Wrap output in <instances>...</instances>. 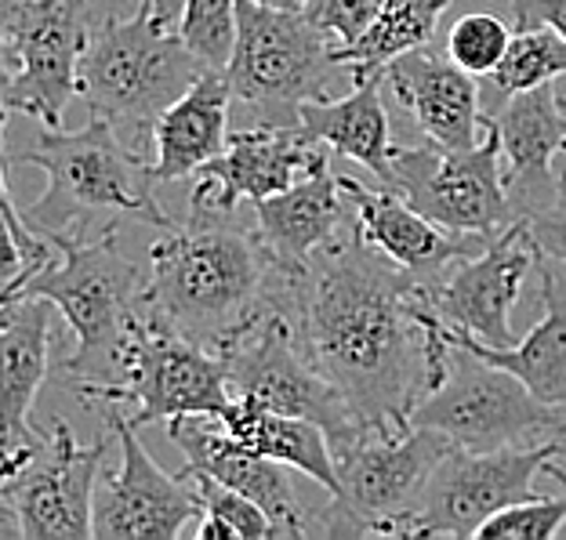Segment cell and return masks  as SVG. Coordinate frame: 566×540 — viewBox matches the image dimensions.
Instances as JSON below:
<instances>
[{
    "mask_svg": "<svg viewBox=\"0 0 566 540\" xmlns=\"http://www.w3.org/2000/svg\"><path fill=\"white\" fill-rule=\"evenodd\" d=\"M167 424H171V428H167L171 443L186 454V468L214 475L218 483L233 486L237 494L251 497L254 505L273 519L280 540L305 537L308 511L298 505L287 465H280V460L265 454H254L251 446L233 440V435L226 432L222 417L189 414Z\"/></svg>",
    "mask_w": 566,
    "mask_h": 540,
    "instance_id": "18",
    "label": "cell"
},
{
    "mask_svg": "<svg viewBox=\"0 0 566 540\" xmlns=\"http://www.w3.org/2000/svg\"><path fill=\"white\" fill-rule=\"evenodd\" d=\"M410 424L443 432L465 449L566 443V410L545 403L512 370L450 341L440 378L415 406Z\"/></svg>",
    "mask_w": 566,
    "mask_h": 540,
    "instance_id": "8",
    "label": "cell"
},
{
    "mask_svg": "<svg viewBox=\"0 0 566 540\" xmlns=\"http://www.w3.org/2000/svg\"><path fill=\"white\" fill-rule=\"evenodd\" d=\"M559 76H566V41L556 30H548V25H537V30L512 33L505 59L486 76V84H491L497 106H505L512 95L552 84Z\"/></svg>",
    "mask_w": 566,
    "mask_h": 540,
    "instance_id": "29",
    "label": "cell"
},
{
    "mask_svg": "<svg viewBox=\"0 0 566 540\" xmlns=\"http://www.w3.org/2000/svg\"><path fill=\"white\" fill-rule=\"evenodd\" d=\"M450 446L454 443L443 432L421 424L356 435L334 454L342 490L319 516L308 511L305 537H403L424 483Z\"/></svg>",
    "mask_w": 566,
    "mask_h": 540,
    "instance_id": "7",
    "label": "cell"
},
{
    "mask_svg": "<svg viewBox=\"0 0 566 540\" xmlns=\"http://www.w3.org/2000/svg\"><path fill=\"white\" fill-rule=\"evenodd\" d=\"M208 66L192 55L178 30L153 15L142 0L135 15L98 19L92 41L84 47L76 95L87 113L109 120L132 149H146L157 120L175 106Z\"/></svg>",
    "mask_w": 566,
    "mask_h": 540,
    "instance_id": "3",
    "label": "cell"
},
{
    "mask_svg": "<svg viewBox=\"0 0 566 540\" xmlns=\"http://www.w3.org/2000/svg\"><path fill=\"white\" fill-rule=\"evenodd\" d=\"M81 395L98 403H132L135 410L127 414L132 428L189 414L222 417L226 406L233 403L226 356L182 338L146 313L127 341L120 381Z\"/></svg>",
    "mask_w": 566,
    "mask_h": 540,
    "instance_id": "11",
    "label": "cell"
},
{
    "mask_svg": "<svg viewBox=\"0 0 566 540\" xmlns=\"http://www.w3.org/2000/svg\"><path fill=\"white\" fill-rule=\"evenodd\" d=\"M259 4H269V8H305V0H259Z\"/></svg>",
    "mask_w": 566,
    "mask_h": 540,
    "instance_id": "40",
    "label": "cell"
},
{
    "mask_svg": "<svg viewBox=\"0 0 566 540\" xmlns=\"http://www.w3.org/2000/svg\"><path fill=\"white\" fill-rule=\"evenodd\" d=\"M226 432L240 440L243 446H251L254 454H265L287 465L294 472L308 475L313 483H319L334 497L342 490L338 479V460H334V446L327 440V432L319 424L291 414H276L262 403L251 400H233L222 414Z\"/></svg>",
    "mask_w": 566,
    "mask_h": 540,
    "instance_id": "27",
    "label": "cell"
},
{
    "mask_svg": "<svg viewBox=\"0 0 566 540\" xmlns=\"http://www.w3.org/2000/svg\"><path fill=\"white\" fill-rule=\"evenodd\" d=\"M197 540H240V537H237V530H233V526H229L226 519H218V516H200Z\"/></svg>",
    "mask_w": 566,
    "mask_h": 540,
    "instance_id": "37",
    "label": "cell"
},
{
    "mask_svg": "<svg viewBox=\"0 0 566 540\" xmlns=\"http://www.w3.org/2000/svg\"><path fill=\"white\" fill-rule=\"evenodd\" d=\"M516 30H537L548 25L566 41V0H509Z\"/></svg>",
    "mask_w": 566,
    "mask_h": 540,
    "instance_id": "36",
    "label": "cell"
},
{
    "mask_svg": "<svg viewBox=\"0 0 566 540\" xmlns=\"http://www.w3.org/2000/svg\"><path fill=\"white\" fill-rule=\"evenodd\" d=\"M534 262V240L526 236L523 222H512L480 254L454 262L440 279L424 283V305L443 324L505 349V345H516L509 316L520 301L523 279Z\"/></svg>",
    "mask_w": 566,
    "mask_h": 540,
    "instance_id": "16",
    "label": "cell"
},
{
    "mask_svg": "<svg viewBox=\"0 0 566 540\" xmlns=\"http://www.w3.org/2000/svg\"><path fill=\"white\" fill-rule=\"evenodd\" d=\"M109 424L120 446V468L98 475L92 540H175L203 516L192 475L186 468L167 475L138 443V428L127 417H109Z\"/></svg>",
    "mask_w": 566,
    "mask_h": 540,
    "instance_id": "15",
    "label": "cell"
},
{
    "mask_svg": "<svg viewBox=\"0 0 566 540\" xmlns=\"http://www.w3.org/2000/svg\"><path fill=\"white\" fill-rule=\"evenodd\" d=\"M218 356H226L233 400H251L276 410V414L319 424L327 432L334 454L349 446L356 435H364L345 395L313 367L291 319L280 308L269 313L262 324H254L248 333H240Z\"/></svg>",
    "mask_w": 566,
    "mask_h": 540,
    "instance_id": "13",
    "label": "cell"
},
{
    "mask_svg": "<svg viewBox=\"0 0 566 540\" xmlns=\"http://www.w3.org/2000/svg\"><path fill=\"white\" fill-rule=\"evenodd\" d=\"M389 0H305V15L313 19L319 30H327L338 47L359 41L370 25L378 22L381 8Z\"/></svg>",
    "mask_w": 566,
    "mask_h": 540,
    "instance_id": "34",
    "label": "cell"
},
{
    "mask_svg": "<svg viewBox=\"0 0 566 540\" xmlns=\"http://www.w3.org/2000/svg\"><path fill=\"white\" fill-rule=\"evenodd\" d=\"M153 15H157L164 25H171L178 30V22H182V11H186V0H149Z\"/></svg>",
    "mask_w": 566,
    "mask_h": 540,
    "instance_id": "38",
    "label": "cell"
},
{
    "mask_svg": "<svg viewBox=\"0 0 566 540\" xmlns=\"http://www.w3.org/2000/svg\"><path fill=\"white\" fill-rule=\"evenodd\" d=\"M186 472L192 475V486H197L203 516L226 519L237 530L240 540H273L276 537L273 519H269L251 497L237 494L233 486L218 483L214 475H203V472H192V468H186Z\"/></svg>",
    "mask_w": 566,
    "mask_h": 540,
    "instance_id": "33",
    "label": "cell"
},
{
    "mask_svg": "<svg viewBox=\"0 0 566 540\" xmlns=\"http://www.w3.org/2000/svg\"><path fill=\"white\" fill-rule=\"evenodd\" d=\"M381 189L403 197L429 222L458 236L494 240L512 222H520L509 192L505 152L497 135L486 127V138L472 149L447 146H396L392 171Z\"/></svg>",
    "mask_w": 566,
    "mask_h": 540,
    "instance_id": "10",
    "label": "cell"
},
{
    "mask_svg": "<svg viewBox=\"0 0 566 540\" xmlns=\"http://www.w3.org/2000/svg\"><path fill=\"white\" fill-rule=\"evenodd\" d=\"M237 47L226 76L233 98L248 102L262 124L298 127L305 102L331 98L345 70L338 44L305 15V8H269L259 0H237Z\"/></svg>",
    "mask_w": 566,
    "mask_h": 540,
    "instance_id": "6",
    "label": "cell"
},
{
    "mask_svg": "<svg viewBox=\"0 0 566 540\" xmlns=\"http://www.w3.org/2000/svg\"><path fill=\"white\" fill-rule=\"evenodd\" d=\"M345 200L353 203L356 225L381 254H389L396 265H403L407 273H415L421 283L440 279L454 262L480 254L486 236H458L447 233L436 222H429L418 208H410L403 197H396L389 189H367L349 174H338Z\"/></svg>",
    "mask_w": 566,
    "mask_h": 540,
    "instance_id": "21",
    "label": "cell"
},
{
    "mask_svg": "<svg viewBox=\"0 0 566 540\" xmlns=\"http://www.w3.org/2000/svg\"><path fill=\"white\" fill-rule=\"evenodd\" d=\"M450 0H389L381 8L378 22L359 36V41L338 47L334 55L353 81H367V76L385 73L392 59L407 55L421 44L432 41V33L440 30V19L447 15Z\"/></svg>",
    "mask_w": 566,
    "mask_h": 540,
    "instance_id": "28",
    "label": "cell"
},
{
    "mask_svg": "<svg viewBox=\"0 0 566 540\" xmlns=\"http://www.w3.org/2000/svg\"><path fill=\"white\" fill-rule=\"evenodd\" d=\"M566 530V497H531L480 526V540H552Z\"/></svg>",
    "mask_w": 566,
    "mask_h": 540,
    "instance_id": "32",
    "label": "cell"
},
{
    "mask_svg": "<svg viewBox=\"0 0 566 540\" xmlns=\"http://www.w3.org/2000/svg\"><path fill=\"white\" fill-rule=\"evenodd\" d=\"M254 229L265 240V247L276 254L283 268H298L313 254L342 233L349 218L338 174L324 163L319 171L305 174L291 189L273 192L265 200H254Z\"/></svg>",
    "mask_w": 566,
    "mask_h": 540,
    "instance_id": "24",
    "label": "cell"
},
{
    "mask_svg": "<svg viewBox=\"0 0 566 540\" xmlns=\"http://www.w3.org/2000/svg\"><path fill=\"white\" fill-rule=\"evenodd\" d=\"M59 258L33 276L19 294H36L66 316L76 349L66 370L81 381V392L120 381L124 352L142 319L146 268L120 251L117 229L106 225L98 240L59 233ZM15 294V298H19Z\"/></svg>",
    "mask_w": 566,
    "mask_h": 540,
    "instance_id": "4",
    "label": "cell"
},
{
    "mask_svg": "<svg viewBox=\"0 0 566 540\" xmlns=\"http://www.w3.org/2000/svg\"><path fill=\"white\" fill-rule=\"evenodd\" d=\"M509 44L512 33L505 22L497 15L472 11V15H461L454 22V30L447 36V55L472 76H491L501 66V59H505Z\"/></svg>",
    "mask_w": 566,
    "mask_h": 540,
    "instance_id": "31",
    "label": "cell"
},
{
    "mask_svg": "<svg viewBox=\"0 0 566 540\" xmlns=\"http://www.w3.org/2000/svg\"><path fill=\"white\" fill-rule=\"evenodd\" d=\"M106 440L76 443L66 421H51L36 446L0 472V540H87Z\"/></svg>",
    "mask_w": 566,
    "mask_h": 540,
    "instance_id": "9",
    "label": "cell"
},
{
    "mask_svg": "<svg viewBox=\"0 0 566 540\" xmlns=\"http://www.w3.org/2000/svg\"><path fill=\"white\" fill-rule=\"evenodd\" d=\"M95 0H19L4 8V106L44 127H62L76 95Z\"/></svg>",
    "mask_w": 566,
    "mask_h": 540,
    "instance_id": "12",
    "label": "cell"
},
{
    "mask_svg": "<svg viewBox=\"0 0 566 540\" xmlns=\"http://www.w3.org/2000/svg\"><path fill=\"white\" fill-rule=\"evenodd\" d=\"M240 33L237 0H186L178 36L208 70H226Z\"/></svg>",
    "mask_w": 566,
    "mask_h": 540,
    "instance_id": "30",
    "label": "cell"
},
{
    "mask_svg": "<svg viewBox=\"0 0 566 540\" xmlns=\"http://www.w3.org/2000/svg\"><path fill=\"white\" fill-rule=\"evenodd\" d=\"M520 222L526 229V236L534 240L537 254H545V258H556V262H566V167L559 171L556 192H552L542 208L526 211Z\"/></svg>",
    "mask_w": 566,
    "mask_h": 540,
    "instance_id": "35",
    "label": "cell"
},
{
    "mask_svg": "<svg viewBox=\"0 0 566 540\" xmlns=\"http://www.w3.org/2000/svg\"><path fill=\"white\" fill-rule=\"evenodd\" d=\"M287 268L259 229L237 225L233 211L189 208L149 243L142 313L182 338L222 352L280 308Z\"/></svg>",
    "mask_w": 566,
    "mask_h": 540,
    "instance_id": "2",
    "label": "cell"
},
{
    "mask_svg": "<svg viewBox=\"0 0 566 540\" xmlns=\"http://www.w3.org/2000/svg\"><path fill=\"white\" fill-rule=\"evenodd\" d=\"M8 163L41 167L48 178L44 197L22 208V218L36 233H76V225L98 211L135 214L138 222L157 229L171 225L157 203L160 182L153 178V163L142 160V152L117 135V127L95 113H87L81 131L41 124L33 146Z\"/></svg>",
    "mask_w": 566,
    "mask_h": 540,
    "instance_id": "5",
    "label": "cell"
},
{
    "mask_svg": "<svg viewBox=\"0 0 566 540\" xmlns=\"http://www.w3.org/2000/svg\"><path fill=\"white\" fill-rule=\"evenodd\" d=\"M542 258V301L545 316L526 330V338L516 345H486L469 330H458L440 319V330L447 341L461 345V349L475 352L480 359L494 367L512 370L520 381L531 384L534 395H542L545 403L566 410V262Z\"/></svg>",
    "mask_w": 566,
    "mask_h": 540,
    "instance_id": "23",
    "label": "cell"
},
{
    "mask_svg": "<svg viewBox=\"0 0 566 540\" xmlns=\"http://www.w3.org/2000/svg\"><path fill=\"white\" fill-rule=\"evenodd\" d=\"M8 4H19V0H4V8H8Z\"/></svg>",
    "mask_w": 566,
    "mask_h": 540,
    "instance_id": "41",
    "label": "cell"
},
{
    "mask_svg": "<svg viewBox=\"0 0 566 540\" xmlns=\"http://www.w3.org/2000/svg\"><path fill=\"white\" fill-rule=\"evenodd\" d=\"M563 449V443L505 446V449H465L450 446L432 468L415 516L403 537H475L486 519L520 500L542 497L537 475Z\"/></svg>",
    "mask_w": 566,
    "mask_h": 540,
    "instance_id": "14",
    "label": "cell"
},
{
    "mask_svg": "<svg viewBox=\"0 0 566 540\" xmlns=\"http://www.w3.org/2000/svg\"><path fill=\"white\" fill-rule=\"evenodd\" d=\"M51 352V301L36 294L4 298V327H0V454L4 460L36 446L44 428L33 424L36 392L48 378Z\"/></svg>",
    "mask_w": 566,
    "mask_h": 540,
    "instance_id": "22",
    "label": "cell"
},
{
    "mask_svg": "<svg viewBox=\"0 0 566 540\" xmlns=\"http://www.w3.org/2000/svg\"><path fill=\"white\" fill-rule=\"evenodd\" d=\"M229 102H233V87H229L226 70H208L175 106H167L153 131V146H157L153 178L157 182L192 178L226 149Z\"/></svg>",
    "mask_w": 566,
    "mask_h": 540,
    "instance_id": "25",
    "label": "cell"
},
{
    "mask_svg": "<svg viewBox=\"0 0 566 540\" xmlns=\"http://www.w3.org/2000/svg\"><path fill=\"white\" fill-rule=\"evenodd\" d=\"M331 157L302 127L262 124L254 131L229 135L226 149L197 171L189 208L237 211L240 200H265L319 171Z\"/></svg>",
    "mask_w": 566,
    "mask_h": 540,
    "instance_id": "17",
    "label": "cell"
},
{
    "mask_svg": "<svg viewBox=\"0 0 566 540\" xmlns=\"http://www.w3.org/2000/svg\"><path fill=\"white\" fill-rule=\"evenodd\" d=\"M480 76L461 70L450 55L421 44L385 66V84L415 117L421 135L447 149H472L486 138Z\"/></svg>",
    "mask_w": 566,
    "mask_h": 540,
    "instance_id": "19",
    "label": "cell"
},
{
    "mask_svg": "<svg viewBox=\"0 0 566 540\" xmlns=\"http://www.w3.org/2000/svg\"><path fill=\"white\" fill-rule=\"evenodd\" d=\"M381 87H385V73L367 76V81H356V87L345 98L331 102H305L298 109V127L319 141V146H331L334 157L364 163L367 171L378 174V186L389 178L392 171V138H389V113H385L381 102Z\"/></svg>",
    "mask_w": 566,
    "mask_h": 540,
    "instance_id": "26",
    "label": "cell"
},
{
    "mask_svg": "<svg viewBox=\"0 0 566 540\" xmlns=\"http://www.w3.org/2000/svg\"><path fill=\"white\" fill-rule=\"evenodd\" d=\"M280 313L359 432L407 428L450 349L424 283L359 233L356 214L305 265L287 268Z\"/></svg>",
    "mask_w": 566,
    "mask_h": 540,
    "instance_id": "1",
    "label": "cell"
},
{
    "mask_svg": "<svg viewBox=\"0 0 566 540\" xmlns=\"http://www.w3.org/2000/svg\"><path fill=\"white\" fill-rule=\"evenodd\" d=\"M486 127L497 135L505 152L509 192L516 214L542 208L556 192L559 174L552 178V163L566 152V102L556 95V81L512 95L497 113H486Z\"/></svg>",
    "mask_w": 566,
    "mask_h": 540,
    "instance_id": "20",
    "label": "cell"
},
{
    "mask_svg": "<svg viewBox=\"0 0 566 540\" xmlns=\"http://www.w3.org/2000/svg\"><path fill=\"white\" fill-rule=\"evenodd\" d=\"M545 475H548L552 483H559L563 490H566V468H563V465H556V457H552L548 465H545Z\"/></svg>",
    "mask_w": 566,
    "mask_h": 540,
    "instance_id": "39",
    "label": "cell"
}]
</instances>
